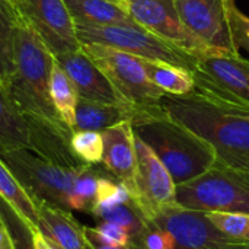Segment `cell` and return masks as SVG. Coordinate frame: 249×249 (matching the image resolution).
<instances>
[{
  "label": "cell",
  "instance_id": "obj_1",
  "mask_svg": "<svg viewBox=\"0 0 249 249\" xmlns=\"http://www.w3.org/2000/svg\"><path fill=\"white\" fill-rule=\"evenodd\" d=\"M15 60L16 69L7 92L29 123L32 152L61 166H86L73 153L70 147L73 130L61 120L51 99V73L55 58L19 16Z\"/></svg>",
  "mask_w": 249,
  "mask_h": 249
},
{
  "label": "cell",
  "instance_id": "obj_2",
  "mask_svg": "<svg viewBox=\"0 0 249 249\" xmlns=\"http://www.w3.org/2000/svg\"><path fill=\"white\" fill-rule=\"evenodd\" d=\"M162 108L169 117L203 139L217 163L249 175V111L226 105L197 92L165 95Z\"/></svg>",
  "mask_w": 249,
  "mask_h": 249
},
{
  "label": "cell",
  "instance_id": "obj_3",
  "mask_svg": "<svg viewBox=\"0 0 249 249\" xmlns=\"http://www.w3.org/2000/svg\"><path fill=\"white\" fill-rule=\"evenodd\" d=\"M134 133L160 159L177 185L185 184L217 163L214 150L163 108L133 124Z\"/></svg>",
  "mask_w": 249,
  "mask_h": 249
},
{
  "label": "cell",
  "instance_id": "obj_4",
  "mask_svg": "<svg viewBox=\"0 0 249 249\" xmlns=\"http://www.w3.org/2000/svg\"><path fill=\"white\" fill-rule=\"evenodd\" d=\"M179 207L204 213H248L249 175L216 163L203 175L177 185Z\"/></svg>",
  "mask_w": 249,
  "mask_h": 249
},
{
  "label": "cell",
  "instance_id": "obj_5",
  "mask_svg": "<svg viewBox=\"0 0 249 249\" xmlns=\"http://www.w3.org/2000/svg\"><path fill=\"white\" fill-rule=\"evenodd\" d=\"M0 159L35 201H44L50 206L71 212L69 200L77 175L85 166H61L28 149L6 150L0 147Z\"/></svg>",
  "mask_w": 249,
  "mask_h": 249
},
{
  "label": "cell",
  "instance_id": "obj_6",
  "mask_svg": "<svg viewBox=\"0 0 249 249\" xmlns=\"http://www.w3.org/2000/svg\"><path fill=\"white\" fill-rule=\"evenodd\" d=\"M76 35L80 44H98L109 47L143 60L160 61L194 71L197 58L181 48L163 41L139 23L82 26L76 25Z\"/></svg>",
  "mask_w": 249,
  "mask_h": 249
},
{
  "label": "cell",
  "instance_id": "obj_7",
  "mask_svg": "<svg viewBox=\"0 0 249 249\" xmlns=\"http://www.w3.org/2000/svg\"><path fill=\"white\" fill-rule=\"evenodd\" d=\"M82 50L104 71L124 102L143 111L162 107L166 93L150 80L140 57L98 44H82Z\"/></svg>",
  "mask_w": 249,
  "mask_h": 249
},
{
  "label": "cell",
  "instance_id": "obj_8",
  "mask_svg": "<svg viewBox=\"0 0 249 249\" xmlns=\"http://www.w3.org/2000/svg\"><path fill=\"white\" fill-rule=\"evenodd\" d=\"M193 77V92L249 111V60L241 54L217 50L198 57Z\"/></svg>",
  "mask_w": 249,
  "mask_h": 249
},
{
  "label": "cell",
  "instance_id": "obj_9",
  "mask_svg": "<svg viewBox=\"0 0 249 249\" xmlns=\"http://www.w3.org/2000/svg\"><path fill=\"white\" fill-rule=\"evenodd\" d=\"M9 3L54 57L82 48L64 0H9Z\"/></svg>",
  "mask_w": 249,
  "mask_h": 249
},
{
  "label": "cell",
  "instance_id": "obj_10",
  "mask_svg": "<svg viewBox=\"0 0 249 249\" xmlns=\"http://www.w3.org/2000/svg\"><path fill=\"white\" fill-rule=\"evenodd\" d=\"M124 4L136 23L196 58L220 50L207 45L185 26L175 0H124Z\"/></svg>",
  "mask_w": 249,
  "mask_h": 249
},
{
  "label": "cell",
  "instance_id": "obj_11",
  "mask_svg": "<svg viewBox=\"0 0 249 249\" xmlns=\"http://www.w3.org/2000/svg\"><path fill=\"white\" fill-rule=\"evenodd\" d=\"M137 169L130 193L133 204L150 222L162 210L175 206L177 184L155 152L136 136Z\"/></svg>",
  "mask_w": 249,
  "mask_h": 249
},
{
  "label": "cell",
  "instance_id": "obj_12",
  "mask_svg": "<svg viewBox=\"0 0 249 249\" xmlns=\"http://www.w3.org/2000/svg\"><path fill=\"white\" fill-rule=\"evenodd\" d=\"M150 223L168 232L175 241V249H247L220 232L207 213L188 210L178 204L156 214Z\"/></svg>",
  "mask_w": 249,
  "mask_h": 249
},
{
  "label": "cell",
  "instance_id": "obj_13",
  "mask_svg": "<svg viewBox=\"0 0 249 249\" xmlns=\"http://www.w3.org/2000/svg\"><path fill=\"white\" fill-rule=\"evenodd\" d=\"M185 26L213 48L241 54L228 19L226 0H175Z\"/></svg>",
  "mask_w": 249,
  "mask_h": 249
},
{
  "label": "cell",
  "instance_id": "obj_14",
  "mask_svg": "<svg viewBox=\"0 0 249 249\" xmlns=\"http://www.w3.org/2000/svg\"><path fill=\"white\" fill-rule=\"evenodd\" d=\"M54 58L74 85L80 99L102 104H127L117 93L104 71L82 48L55 55Z\"/></svg>",
  "mask_w": 249,
  "mask_h": 249
},
{
  "label": "cell",
  "instance_id": "obj_15",
  "mask_svg": "<svg viewBox=\"0 0 249 249\" xmlns=\"http://www.w3.org/2000/svg\"><path fill=\"white\" fill-rule=\"evenodd\" d=\"M104 153L102 165L115 179L125 185L128 193L133 191L137 169L136 133L133 123L125 121L102 131Z\"/></svg>",
  "mask_w": 249,
  "mask_h": 249
},
{
  "label": "cell",
  "instance_id": "obj_16",
  "mask_svg": "<svg viewBox=\"0 0 249 249\" xmlns=\"http://www.w3.org/2000/svg\"><path fill=\"white\" fill-rule=\"evenodd\" d=\"M160 108L153 111H143L128 104H102V102H92L79 98L76 105L73 131L88 130V131L102 133L104 130L125 121L136 124L147 118L153 112L159 111Z\"/></svg>",
  "mask_w": 249,
  "mask_h": 249
},
{
  "label": "cell",
  "instance_id": "obj_17",
  "mask_svg": "<svg viewBox=\"0 0 249 249\" xmlns=\"http://www.w3.org/2000/svg\"><path fill=\"white\" fill-rule=\"evenodd\" d=\"M39 231L50 236L61 249H90L85 238V226H82L71 212L38 201Z\"/></svg>",
  "mask_w": 249,
  "mask_h": 249
},
{
  "label": "cell",
  "instance_id": "obj_18",
  "mask_svg": "<svg viewBox=\"0 0 249 249\" xmlns=\"http://www.w3.org/2000/svg\"><path fill=\"white\" fill-rule=\"evenodd\" d=\"M74 25L107 26L136 23L124 0H64Z\"/></svg>",
  "mask_w": 249,
  "mask_h": 249
},
{
  "label": "cell",
  "instance_id": "obj_19",
  "mask_svg": "<svg viewBox=\"0 0 249 249\" xmlns=\"http://www.w3.org/2000/svg\"><path fill=\"white\" fill-rule=\"evenodd\" d=\"M0 147L6 150L28 149L32 152L29 123L19 112L9 92L0 86Z\"/></svg>",
  "mask_w": 249,
  "mask_h": 249
},
{
  "label": "cell",
  "instance_id": "obj_20",
  "mask_svg": "<svg viewBox=\"0 0 249 249\" xmlns=\"http://www.w3.org/2000/svg\"><path fill=\"white\" fill-rule=\"evenodd\" d=\"M16 23L18 16L9 0H0V86L6 90L16 69Z\"/></svg>",
  "mask_w": 249,
  "mask_h": 249
},
{
  "label": "cell",
  "instance_id": "obj_21",
  "mask_svg": "<svg viewBox=\"0 0 249 249\" xmlns=\"http://www.w3.org/2000/svg\"><path fill=\"white\" fill-rule=\"evenodd\" d=\"M143 60V58H142ZM143 66L150 80L171 96H184L193 92L194 77L193 73L168 63L143 60Z\"/></svg>",
  "mask_w": 249,
  "mask_h": 249
},
{
  "label": "cell",
  "instance_id": "obj_22",
  "mask_svg": "<svg viewBox=\"0 0 249 249\" xmlns=\"http://www.w3.org/2000/svg\"><path fill=\"white\" fill-rule=\"evenodd\" d=\"M0 197H3L34 229L39 231L38 206L28 191L10 172L7 165L0 159Z\"/></svg>",
  "mask_w": 249,
  "mask_h": 249
},
{
  "label": "cell",
  "instance_id": "obj_23",
  "mask_svg": "<svg viewBox=\"0 0 249 249\" xmlns=\"http://www.w3.org/2000/svg\"><path fill=\"white\" fill-rule=\"evenodd\" d=\"M51 99L61 120L73 130L79 95L74 85L57 61L54 63L51 73Z\"/></svg>",
  "mask_w": 249,
  "mask_h": 249
},
{
  "label": "cell",
  "instance_id": "obj_24",
  "mask_svg": "<svg viewBox=\"0 0 249 249\" xmlns=\"http://www.w3.org/2000/svg\"><path fill=\"white\" fill-rule=\"evenodd\" d=\"M90 214L96 219V222L105 220V222H111L124 228L130 233L131 239L139 236L147 225V220L143 217L139 209L133 204V201L121 203V204L111 206V207H96L93 209Z\"/></svg>",
  "mask_w": 249,
  "mask_h": 249
},
{
  "label": "cell",
  "instance_id": "obj_25",
  "mask_svg": "<svg viewBox=\"0 0 249 249\" xmlns=\"http://www.w3.org/2000/svg\"><path fill=\"white\" fill-rule=\"evenodd\" d=\"M95 165L85 166L80 174L77 175V179L74 182L69 206L70 210H79L92 213L96 206V194H98V181L102 175L99 171L93 168Z\"/></svg>",
  "mask_w": 249,
  "mask_h": 249
},
{
  "label": "cell",
  "instance_id": "obj_26",
  "mask_svg": "<svg viewBox=\"0 0 249 249\" xmlns=\"http://www.w3.org/2000/svg\"><path fill=\"white\" fill-rule=\"evenodd\" d=\"M0 225H3L7 231L13 249H35V229L3 197H0Z\"/></svg>",
  "mask_w": 249,
  "mask_h": 249
},
{
  "label": "cell",
  "instance_id": "obj_27",
  "mask_svg": "<svg viewBox=\"0 0 249 249\" xmlns=\"http://www.w3.org/2000/svg\"><path fill=\"white\" fill-rule=\"evenodd\" d=\"M70 147L76 158L86 165H98L102 162L104 140L102 133L99 131H73L70 139Z\"/></svg>",
  "mask_w": 249,
  "mask_h": 249
},
{
  "label": "cell",
  "instance_id": "obj_28",
  "mask_svg": "<svg viewBox=\"0 0 249 249\" xmlns=\"http://www.w3.org/2000/svg\"><path fill=\"white\" fill-rule=\"evenodd\" d=\"M207 217L232 241L249 247L248 213H207Z\"/></svg>",
  "mask_w": 249,
  "mask_h": 249
},
{
  "label": "cell",
  "instance_id": "obj_29",
  "mask_svg": "<svg viewBox=\"0 0 249 249\" xmlns=\"http://www.w3.org/2000/svg\"><path fill=\"white\" fill-rule=\"evenodd\" d=\"M131 201L130 193L124 184H121L114 177L109 178L107 175H101L98 181V194H96V207H111L121 203Z\"/></svg>",
  "mask_w": 249,
  "mask_h": 249
},
{
  "label": "cell",
  "instance_id": "obj_30",
  "mask_svg": "<svg viewBox=\"0 0 249 249\" xmlns=\"http://www.w3.org/2000/svg\"><path fill=\"white\" fill-rule=\"evenodd\" d=\"M130 245L134 249H175V241L168 232L147 222L143 232L131 239Z\"/></svg>",
  "mask_w": 249,
  "mask_h": 249
},
{
  "label": "cell",
  "instance_id": "obj_31",
  "mask_svg": "<svg viewBox=\"0 0 249 249\" xmlns=\"http://www.w3.org/2000/svg\"><path fill=\"white\" fill-rule=\"evenodd\" d=\"M226 12L238 50L241 51V48H245L249 53V16L241 12L235 0H226Z\"/></svg>",
  "mask_w": 249,
  "mask_h": 249
},
{
  "label": "cell",
  "instance_id": "obj_32",
  "mask_svg": "<svg viewBox=\"0 0 249 249\" xmlns=\"http://www.w3.org/2000/svg\"><path fill=\"white\" fill-rule=\"evenodd\" d=\"M95 231L109 244L112 245H130V233L111 222H105V220H99L95 226Z\"/></svg>",
  "mask_w": 249,
  "mask_h": 249
},
{
  "label": "cell",
  "instance_id": "obj_33",
  "mask_svg": "<svg viewBox=\"0 0 249 249\" xmlns=\"http://www.w3.org/2000/svg\"><path fill=\"white\" fill-rule=\"evenodd\" d=\"M85 238L90 249H134L131 245H112L107 242L96 231L95 228L85 226Z\"/></svg>",
  "mask_w": 249,
  "mask_h": 249
},
{
  "label": "cell",
  "instance_id": "obj_34",
  "mask_svg": "<svg viewBox=\"0 0 249 249\" xmlns=\"http://www.w3.org/2000/svg\"><path fill=\"white\" fill-rule=\"evenodd\" d=\"M34 245L35 249H61L50 236L36 229L34 231Z\"/></svg>",
  "mask_w": 249,
  "mask_h": 249
},
{
  "label": "cell",
  "instance_id": "obj_35",
  "mask_svg": "<svg viewBox=\"0 0 249 249\" xmlns=\"http://www.w3.org/2000/svg\"><path fill=\"white\" fill-rule=\"evenodd\" d=\"M0 249H13L12 239L3 225H0Z\"/></svg>",
  "mask_w": 249,
  "mask_h": 249
},
{
  "label": "cell",
  "instance_id": "obj_36",
  "mask_svg": "<svg viewBox=\"0 0 249 249\" xmlns=\"http://www.w3.org/2000/svg\"><path fill=\"white\" fill-rule=\"evenodd\" d=\"M247 249H249V247H248V248H247Z\"/></svg>",
  "mask_w": 249,
  "mask_h": 249
}]
</instances>
